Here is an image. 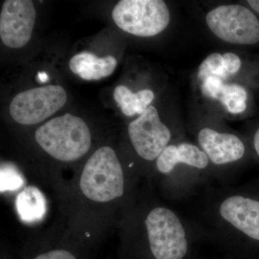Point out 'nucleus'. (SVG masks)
<instances>
[{
    "instance_id": "1",
    "label": "nucleus",
    "mask_w": 259,
    "mask_h": 259,
    "mask_svg": "<svg viewBox=\"0 0 259 259\" xmlns=\"http://www.w3.org/2000/svg\"><path fill=\"white\" fill-rule=\"evenodd\" d=\"M35 137L46 152L61 161L79 159L91 146V134L86 122L69 113L51 119L39 127Z\"/></svg>"
},
{
    "instance_id": "2",
    "label": "nucleus",
    "mask_w": 259,
    "mask_h": 259,
    "mask_svg": "<svg viewBox=\"0 0 259 259\" xmlns=\"http://www.w3.org/2000/svg\"><path fill=\"white\" fill-rule=\"evenodd\" d=\"M83 194L91 200L106 202L124 194V175L112 148H98L87 162L79 182Z\"/></svg>"
},
{
    "instance_id": "3",
    "label": "nucleus",
    "mask_w": 259,
    "mask_h": 259,
    "mask_svg": "<svg viewBox=\"0 0 259 259\" xmlns=\"http://www.w3.org/2000/svg\"><path fill=\"white\" fill-rule=\"evenodd\" d=\"M117 26L139 37H152L167 28L170 12L162 0H121L112 13Z\"/></svg>"
},
{
    "instance_id": "4",
    "label": "nucleus",
    "mask_w": 259,
    "mask_h": 259,
    "mask_svg": "<svg viewBox=\"0 0 259 259\" xmlns=\"http://www.w3.org/2000/svg\"><path fill=\"white\" fill-rule=\"evenodd\" d=\"M148 241L156 259H183L188 251L185 227L176 213L166 207L153 209L146 219Z\"/></svg>"
},
{
    "instance_id": "5",
    "label": "nucleus",
    "mask_w": 259,
    "mask_h": 259,
    "mask_svg": "<svg viewBox=\"0 0 259 259\" xmlns=\"http://www.w3.org/2000/svg\"><path fill=\"white\" fill-rule=\"evenodd\" d=\"M206 23L213 34L229 44L252 45L259 42V20L240 5H221L209 11Z\"/></svg>"
},
{
    "instance_id": "6",
    "label": "nucleus",
    "mask_w": 259,
    "mask_h": 259,
    "mask_svg": "<svg viewBox=\"0 0 259 259\" xmlns=\"http://www.w3.org/2000/svg\"><path fill=\"white\" fill-rule=\"evenodd\" d=\"M66 101L62 87L48 85L18 94L10 103V113L21 125H35L55 114Z\"/></svg>"
},
{
    "instance_id": "7",
    "label": "nucleus",
    "mask_w": 259,
    "mask_h": 259,
    "mask_svg": "<svg viewBox=\"0 0 259 259\" xmlns=\"http://www.w3.org/2000/svg\"><path fill=\"white\" fill-rule=\"evenodd\" d=\"M128 134L138 154L144 159H156L168 146L171 132L161 122L156 107L149 106L136 120L130 122Z\"/></svg>"
},
{
    "instance_id": "8",
    "label": "nucleus",
    "mask_w": 259,
    "mask_h": 259,
    "mask_svg": "<svg viewBox=\"0 0 259 259\" xmlns=\"http://www.w3.org/2000/svg\"><path fill=\"white\" fill-rule=\"evenodd\" d=\"M36 12L30 0H7L0 14V37L7 47L20 49L30 40Z\"/></svg>"
},
{
    "instance_id": "9",
    "label": "nucleus",
    "mask_w": 259,
    "mask_h": 259,
    "mask_svg": "<svg viewBox=\"0 0 259 259\" xmlns=\"http://www.w3.org/2000/svg\"><path fill=\"white\" fill-rule=\"evenodd\" d=\"M218 212L236 231L259 241V200L234 194L221 202Z\"/></svg>"
},
{
    "instance_id": "10",
    "label": "nucleus",
    "mask_w": 259,
    "mask_h": 259,
    "mask_svg": "<svg viewBox=\"0 0 259 259\" xmlns=\"http://www.w3.org/2000/svg\"><path fill=\"white\" fill-rule=\"evenodd\" d=\"M198 142L209 161L224 165L238 161L245 153V146L236 135L219 133L205 127L198 134Z\"/></svg>"
},
{
    "instance_id": "11",
    "label": "nucleus",
    "mask_w": 259,
    "mask_h": 259,
    "mask_svg": "<svg viewBox=\"0 0 259 259\" xmlns=\"http://www.w3.org/2000/svg\"><path fill=\"white\" fill-rule=\"evenodd\" d=\"M209 158L200 148L189 143L168 145L156 158V166L162 174L173 171L179 163H184L199 169L207 168Z\"/></svg>"
},
{
    "instance_id": "12",
    "label": "nucleus",
    "mask_w": 259,
    "mask_h": 259,
    "mask_svg": "<svg viewBox=\"0 0 259 259\" xmlns=\"http://www.w3.org/2000/svg\"><path fill=\"white\" fill-rule=\"evenodd\" d=\"M117 61L114 56L99 58L90 52H81L71 58L69 68L81 79L100 80L110 76L115 71Z\"/></svg>"
},
{
    "instance_id": "13",
    "label": "nucleus",
    "mask_w": 259,
    "mask_h": 259,
    "mask_svg": "<svg viewBox=\"0 0 259 259\" xmlns=\"http://www.w3.org/2000/svg\"><path fill=\"white\" fill-rule=\"evenodd\" d=\"M15 206L20 220L25 223L42 221L47 212V201L44 194L36 187L24 189L17 196Z\"/></svg>"
},
{
    "instance_id": "14",
    "label": "nucleus",
    "mask_w": 259,
    "mask_h": 259,
    "mask_svg": "<svg viewBox=\"0 0 259 259\" xmlns=\"http://www.w3.org/2000/svg\"><path fill=\"white\" fill-rule=\"evenodd\" d=\"M113 97L122 113L131 117L136 114L141 115L153 101L154 93L149 90L133 93L127 87L119 85L114 90Z\"/></svg>"
},
{
    "instance_id": "15",
    "label": "nucleus",
    "mask_w": 259,
    "mask_h": 259,
    "mask_svg": "<svg viewBox=\"0 0 259 259\" xmlns=\"http://www.w3.org/2000/svg\"><path fill=\"white\" fill-rule=\"evenodd\" d=\"M248 98L246 91L241 85L237 83L225 84L222 95L219 100L232 114H239L246 108Z\"/></svg>"
},
{
    "instance_id": "16",
    "label": "nucleus",
    "mask_w": 259,
    "mask_h": 259,
    "mask_svg": "<svg viewBox=\"0 0 259 259\" xmlns=\"http://www.w3.org/2000/svg\"><path fill=\"white\" fill-rule=\"evenodd\" d=\"M0 190L1 192L6 191H15L21 188L25 183V180L18 168L11 163L2 165L0 171Z\"/></svg>"
},
{
    "instance_id": "17",
    "label": "nucleus",
    "mask_w": 259,
    "mask_h": 259,
    "mask_svg": "<svg viewBox=\"0 0 259 259\" xmlns=\"http://www.w3.org/2000/svg\"><path fill=\"white\" fill-rule=\"evenodd\" d=\"M215 76L222 79L228 77L223 62V57L218 53H214L206 58L200 64L198 71V78L203 81L207 76Z\"/></svg>"
},
{
    "instance_id": "18",
    "label": "nucleus",
    "mask_w": 259,
    "mask_h": 259,
    "mask_svg": "<svg viewBox=\"0 0 259 259\" xmlns=\"http://www.w3.org/2000/svg\"><path fill=\"white\" fill-rule=\"evenodd\" d=\"M223 80L215 76H207L202 81V91L204 95L214 100H220L225 85Z\"/></svg>"
},
{
    "instance_id": "19",
    "label": "nucleus",
    "mask_w": 259,
    "mask_h": 259,
    "mask_svg": "<svg viewBox=\"0 0 259 259\" xmlns=\"http://www.w3.org/2000/svg\"><path fill=\"white\" fill-rule=\"evenodd\" d=\"M223 57L225 70L228 76L236 74L241 69V60L236 54L233 53H226L223 54Z\"/></svg>"
},
{
    "instance_id": "20",
    "label": "nucleus",
    "mask_w": 259,
    "mask_h": 259,
    "mask_svg": "<svg viewBox=\"0 0 259 259\" xmlns=\"http://www.w3.org/2000/svg\"><path fill=\"white\" fill-rule=\"evenodd\" d=\"M35 259H76L69 251L64 250H52L38 255Z\"/></svg>"
},
{
    "instance_id": "21",
    "label": "nucleus",
    "mask_w": 259,
    "mask_h": 259,
    "mask_svg": "<svg viewBox=\"0 0 259 259\" xmlns=\"http://www.w3.org/2000/svg\"><path fill=\"white\" fill-rule=\"evenodd\" d=\"M250 8L259 14V0H248L247 1Z\"/></svg>"
},
{
    "instance_id": "22",
    "label": "nucleus",
    "mask_w": 259,
    "mask_h": 259,
    "mask_svg": "<svg viewBox=\"0 0 259 259\" xmlns=\"http://www.w3.org/2000/svg\"><path fill=\"white\" fill-rule=\"evenodd\" d=\"M253 144H254V148L257 154L259 157V128L257 130L254 136V139H253Z\"/></svg>"
},
{
    "instance_id": "23",
    "label": "nucleus",
    "mask_w": 259,
    "mask_h": 259,
    "mask_svg": "<svg viewBox=\"0 0 259 259\" xmlns=\"http://www.w3.org/2000/svg\"><path fill=\"white\" fill-rule=\"evenodd\" d=\"M49 80V76L45 72L38 73L37 76V81L40 83L47 82Z\"/></svg>"
}]
</instances>
